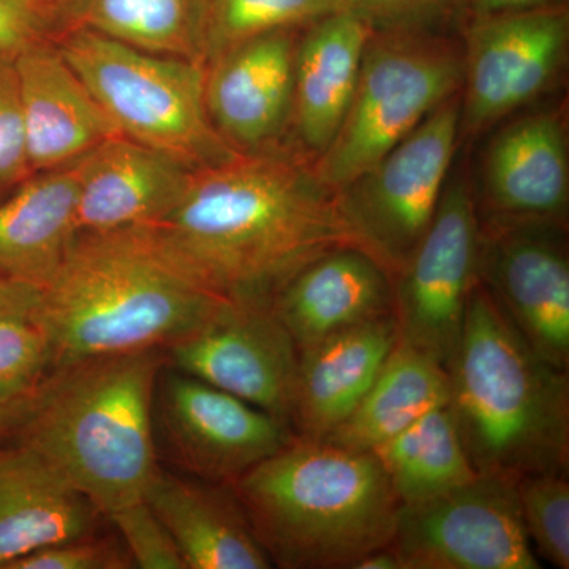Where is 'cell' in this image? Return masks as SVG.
Returning <instances> with one entry per match:
<instances>
[{
    "label": "cell",
    "mask_w": 569,
    "mask_h": 569,
    "mask_svg": "<svg viewBox=\"0 0 569 569\" xmlns=\"http://www.w3.org/2000/svg\"><path fill=\"white\" fill-rule=\"evenodd\" d=\"M148 227L198 282L233 302L271 305L307 263L358 247L337 193L290 144L193 170L173 211Z\"/></svg>",
    "instance_id": "obj_1"
},
{
    "label": "cell",
    "mask_w": 569,
    "mask_h": 569,
    "mask_svg": "<svg viewBox=\"0 0 569 569\" xmlns=\"http://www.w3.org/2000/svg\"><path fill=\"white\" fill-rule=\"evenodd\" d=\"M227 302L159 241L151 227L81 233L33 317L51 343L52 372L99 356L167 350Z\"/></svg>",
    "instance_id": "obj_2"
},
{
    "label": "cell",
    "mask_w": 569,
    "mask_h": 569,
    "mask_svg": "<svg viewBox=\"0 0 569 569\" xmlns=\"http://www.w3.org/2000/svg\"><path fill=\"white\" fill-rule=\"evenodd\" d=\"M162 353L99 356L56 369L18 437L100 515L144 500L159 470L153 403Z\"/></svg>",
    "instance_id": "obj_3"
},
{
    "label": "cell",
    "mask_w": 569,
    "mask_h": 569,
    "mask_svg": "<svg viewBox=\"0 0 569 569\" xmlns=\"http://www.w3.org/2000/svg\"><path fill=\"white\" fill-rule=\"evenodd\" d=\"M231 488L272 567L353 569L395 538L400 503L373 452L296 436Z\"/></svg>",
    "instance_id": "obj_4"
},
{
    "label": "cell",
    "mask_w": 569,
    "mask_h": 569,
    "mask_svg": "<svg viewBox=\"0 0 569 569\" xmlns=\"http://www.w3.org/2000/svg\"><path fill=\"white\" fill-rule=\"evenodd\" d=\"M447 373L448 407L478 473L518 481L568 471V370L522 339L479 280Z\"/></svg>",
    "instance_id": "obj_5"
},
{
    "label": "cell",
    "mask_w": 569,
    "mask_h": 569,
    "mask_svg": "<svg viewBox=\"0 0 569 569\" xmlns=\"http://www.w3.org/2000/svg\"><path fill=\"white\" fill-rule=\"evenodd\" d=\"M52 40L122 137L190 170L238 153L209 119L201 63L137 50L82 28Z\"/></svg>",
    "instance_id": "obj_6"
},
{
    "label": "cell",
    "mask_w": 569,
    "mask_h": 569,
    "mask_svg": "<svg viewBox=\"0 0 569 569\" xmlns=\"http://www.w3.org/2000/svg\"><path fill=\"white\" fill-rule=\"evenodd\" d=\"M462 82L460 36L372 31L342 127L313 162L320 181L340 192L459 96Z\"/></svg>",
    "instance_id": "obj_7"
},
{
    "label": "cell",
    "mask_w": 569,
    "mask_h": 569,
    "mask_svg": "<svg viewBox=\"0 0 569 569\" xmlns=\"http://www.w3.org/2000/svg\"><path fill=\"white\" fill-rule=\"evenodd\" d=\"M460 138V93L337 192L356 246L395 279L421 244L449 179Z\"/></svg>",
    "instance_id": "obj_8"
},
{
    "label": "cell",
    "mask_w": 569,
    "mask_h": 569,
    "mask_svg": "<svg viewBox=\"0 0 569 569\" xmlns=\"http://www.w3.org/2000/svg\"><path fill=\"white\" fill-rule=\"evenodd\" d=\"M460 39V138H477L537 102L559 80L568 59L569 9L556 0L468 17Z\"/></svg>",
    "instance_id": "obj_9"
},
{
    "label": "cell",
    "mask_w": 569,
    "mask_h": 569,
    "mask_svg": "<svg viewBox=\"0 0 569 569\" xmlns=\"http://www.w3.org/2000/svg\"><path fill=\"white\" fill-rule=\"evenodd\" d=\"M391 548L400 569H541L520 515L516 479L477 477L403 505Z\"/></svg>",
    "instance_id": "obj_10"
},
{
    "label": "cell",
    "mask_w": 569,
    "mask_h": 569,
    "mask_svg": "<svg viewBox=\"0 0 569 569\" xmlns=\"http://www.w3.org/2000/svg\"><path fill=\"white\" fill-rule=\"evenodd\" d=\"M479 220L467 170L447 182L436 217L406 268L392 279L399 342L448 369L478 283Z\"/></svg>",
    "instance_id": "obj_11"
},
{
    "label": "cell",
    "mask_w": 569,
    "mask_h": 569,
    "mask_svg": "<svg viewBox=\"0 0 569 569\" xmlns=\"http://www.w3.org/2000/svg\"><path fill=\"white\" fill-rule=\"evenodd\" d=\"M478 280L522 339L549 365L568 370L567 227H479Z\"/></svg>",
    "instance_id": "obj_12"
},
{
    "label": "cell",
    "mask_w": 569,
    "mask_h": 569,
    "mask_svg": "<svg viewBox=\"0 0 569 569\" xmlns=\"http://www.w3.org/2000/svg\"><path fill=\"white\" fill-rule=\"evenodd\" d=\"M164 351L178 372L290 422L299 351L272 305L223 302Z\"/></svg>",
    "instance_id": "obj_13"
},
{
    "label": "cell",
    "mask_w": 569,
    "mask_h": 569,
    "mask_svg": "<svg viewBox=\"0 0 569 569\" xmlns=\"http://www.w3.org/2000/svg\"><path fill=\"white\" fill-rule=\"evenodd\" d=\"M160 421L183 468L216 485H234L296 437L284 419L178 370L163 380Z\"/></svg>",
    "instance_id": "obj_14"
},
{
    "label": "cell",
    "mask_w": 569,
    "mask_h": 569,
    "mask_svg": "<svg viewBox=\"0 0 569 569\" xmlns=\"http://www.w3.org/2000/svg\"><path fill=\"white\" fill-rule=\"evenodd\" d=\"M473 192L479 227H567L569 146L563 110L527 112L493 133Z\"/></svg>",
    "instance_id": "obj_15"
},
{
    "label": "cell",
    "mask_w": 569,
    "mask_h": 569,
    "mask_svg": "<svg viewBox=\"0 0 569 569\" xmlns=\"http://www.w3.org/2000/svg\"><path fill=\"white\" fill-rule=\"evenodd\" d=\"M302 29L247 40L204 66V100L213 129L238 152L288 144L295 59Z\"/></svg>",
    "instance_id": "obj_16"
},
{
    "label": "cell",
    "mask_w": 569,
    "mask_h": 569,
    "mask_svg": "<svg viewBox=\"0 0 569 569\" xmlns=\"http://www.w3.org/2000/svg\"><path fill=\"white\" fill-rule=\"evenodd\" d=\"M190 170L167 153L116 134L78 162V234L162 222Z\"/></svg>",
    "instance_id": "obj_17"
},
{
    "label": "cell",
    "mask_w": 569,
    "mask_h": 569,
    "mask_svg": "<svg viewBox=\"0 0 569 569\" xmlns=\"http://www.w3.org/2000/svg\"><path fill=\"white\" fill-rule=\"evenodd\" d=\"M33 173L78 162L118 130L54 40L14 54Z\"/></svg>",
    "instance_id": "obj_18"
},
{
    "label": "cell",
    "mask_w": 569,
    "mask_h": 569,
    "mask_svg": "<svg viewBox=\"0 0 569 569\" xmlns=\"http://www.w3.org/2000/svg\"><path fill=\"white\" fill-rule=\"evenodd\" d=\"M372 31L353 11L337 10L299 33L288 144L312 162L342 127Z\"/></svg>",
    "instance_id": "obj_19"
},
{
    "label": "cell",
    "mask_w": 569,
    "mask_h": 569,
    "mask_svg": "<svg viewBox=\"0 0 569 569\" xmlns=\"http://www.w3.org/2000/svg\"><path fill=\"white\" fill-rule=\"evenodd\" d=\"M271 305L301 351L343 329L391 316L395 287L376 258L346 246L299 269Z\"/></svg>",
    "instance_id": "obj_20"
},
{
    "label": "cell",
    "mask_w": 569,
    "mask_h": 569,
    "mask_svg": "<svg viewBox=\"0 0 569 569\" xmlns=\"http://www.w3.org/2000/svg\"><path fill=\"white\" fill-rule=\"evenodd\" d=\"M399 342L395 313L326 337L299 351L290 425L323 440L358 406Z\"/></svg>",
    "instance_id": "obj_21"
},
{
    "label": "cell",
    "mask_w": 569,
    "mask_h": 569,
    "mask_svg": "<svg viewBox=\"0 0 569 569\" xmlns=\"http://www.w3.org/2000/svg\"><path fill=\"white\" fill-rule=\"evenodd\" d=\"M146 503L173 538L187 569H268L241 501L227 485L157 470Z\"/></svg>",
    "instance_id": "obj_22"
},
{
    "label": "cell",
    "mask_w": 569,
    "mask_h": 569,
    "mask_svg": "<svg viewBox=\"0 0 569 569\" xmlns=\"http://www.w3.org/2000/svg\"><path fill=\"white\" fill-rule=\"evenodd\" d=\"M99 509L22 445L0 448V569L96 529Z\"/></svg>",
    "instance_id": "obj_23"
},
{
    "label": "cell",
    "mask_w": 569,
    "mask_h": 569,
    "mask_svg": "<svg viewBox=\"0 0 569 569\" xmlns=\"http://www.w3.org/2000/svg\"><path fill=\"white\" fill-rule=\"evenodd\" d=\"M78 162L33 173L0 200V277L41 288L56 274L78 236Z\"/></svg>",
    "instance_id": "obj_24"
},
{
    "label": "cell",
    "mask_w": 569,
    "mask_h": 569,
    "mask_svg": "<svg viewBox=\"0 0 569 569\" xmlns=\"http://www.w3.org/2000/svg\"><path fill=\"white\" fill-rule=\"evenodd\" d=\"M448 397L447 370L429 355L397 342L355 410L321 441L373 451L429 411L447 406Z\"/></svg>",
    "instance_id": "obj_25"
},
{
    "label": "cell",
    "mask_w": 569,
    "mask_h": 569,
    "mask_svg": "<svg viewBox=\"0 0 569 569\" xmlns=\"http://www.w3.org/2000/svg\"><path fill=\"white\" fill-rule=\"evenodd\" d=\"M73 28L203 66L200 0H71L59 14L58 33Z\"/></svg>",
    "instance_id": "obj_26"
},
{
    "label": "cell",
    "mask_w": 569,
    "mask_h": 569,
    "mask_svg": "<svg viewBox=\"0 0 569 569\" xmlns=\"http://www.w3.org/2000/svg\"><path fill=\"white\" fill-rule=\"evenodd\" d=\"M370 452L383 467L400 507L443 496L478 475L448 403Z\"/></svg>",
    "instance_id": "obj_27"
},
{
    "label": "cell",
    "mask_w": 569,
    "mask_h": 569,
    "mask_svg": "<svg viewBox=\"0 0 569 569\" xmlns=\"http://www.w3.org/2000/svg\"><path fill=\"white\" fill-rule=\"evenodd\" d=\"M337 10H343L339 0H200L201 61L264 33L305 29Z\"/></svg>",
    "instance_id": "obj_28"
},
{
    "label": "cell",
    "mask_w": 569,
    "mask_h": 569,
    "mask_svg": "<svg viewBox=\"0 0 569 569\" xmlns=\"http://www.w3.org/2000/svg\"><path fill=\"white\" fill-rule=\"evenodd\" d=\"M516 488L523 527L535 553L556 568L568 569V471H548L519 478Z\"/></svg>",
    "instance_id": "obj_29"
},
{
    "label": "cell",
    "mask_w": 569,
    "mask_h": 569,
    "mask_svg": "<svg viewBox=\"0 0 569 569\" xmlns=\"http://www.w3.org/2000/svg\"><path fill=\"white\" fill-rule=\"evenodd\" d=\"M51 373L50 339L33 312L0 316V400L33 395Z\"/></svg>",
    "instance_id": "obj_30"
},
{
    "label": "cell",
    "mask_w": 569,
    "mask_h": 569,
    "mask_svg": "<svg viewBox=\"0 0 569 569\" xmlns=\"http://www.w3.org/2000/svg\"><path fill=\"white\" fill-rule=\"evenodd\" d=\"M373 31L460 36L468 20L467 0H339Z\"/></svg>",
    "instance_id": "obj_31"
},
{
    "label": "cell",
    "mask_w": 569,
    "mask_h": 569,
    "mask_svg": "<svg viewBox=\"0 0 569 569\" xmlns=\"http://www.w3.org/2000/svg\"><path fill=\"white\" fill-rule=\"evenodd\" d=\"M32 174L14 54L0 51V200Z\"/></svg>",
    "instance_id": "obj_32"
},
{
    "label": "cell",
    "mask_w": 569,
    "mask_h": 569,
    "mask_svg": "<svg viewBox=\"0 0 569 569\" xmlns=\"http://www.w3.org/2000/svg\"><path fill=\"white\" fill-rule=\"evenodd\" d=\"M122 538L133 567L187 569L178 546L146 500L134 501L107 516Z\"/></svg>",
    "instance_id": "obj_33"
},
{
    "label": "cell",
    "mask_w": 569,
    "mask_h": 569,
    "mask_svg": "<svg viewBox=\"0 0 569 569\" xmlns=\"http://www.w3.org/2000/svg\"><path fill=\"white\" fill-rule=\"evenodd\" d=\"M133 567L123 545L82 537L28 553L7 569H126Z\"/></svg>",
    "instance_id": "obj_34"
},
{
    "label": "cell",
    "mask_w": 569,
    "mask_h": 569,
    "mask_svg": "<svg viewBox=\"0 0 569 569\" xmlns=\"http://www.w3.org/2000/svg\"><path fill=\"white\" fill-rule=\"evenodd\" d=\"M56 33V21L33 0H0V51L17 54Z\"/></svg>",
    "instance_id": "obj_35"
},
{
    "label": "cell",
    "mask_w": 569,
    "mask_h": 569,
    "mask_svg": "<svg viewBox=\"0 0 569 569\" xmlns=\"http://www.w3.org/2000/svg\"><path fill=\"white\" fill-rule=\"evenodd\" d=\"M36 396L37 392H33L18 399L0 400V448L17 443Z\"/></svg>",
    "instance_id": "obj_36"
},
{
    "label": "cell",
    "mask_w": 569,
    "mask_h": 569,
    "mask_svg": "<svg viewBox=\"0 0 569 569\" xmlns=\"http://www.w3.org/2000/svg\"><path fill=\"white\" fill-rule=\"evenodd\" d=\"M39 299L40 288L0 277V316L31 313Z\"/></svg>",
    "instance_id": "obj_37"
},
{
    "label": "cell",
    "mask_w": 569,
    "mask_h": 569,
    "mask_svg": "<svg viewBox=\"0 0 569 569\" xmlns=\"http://www.w3.org/2000/svg\"><path fill=\"white\" fill-rule=\"evenodd\" d=\"M556 0H467L468 17L498 13V11L530 9Z\"/></svg>",
    "instance_id": "obj_38"
},
{
    "label": "cell",
    "mask_w": 569,
    "mask_h": 569,
    "mask_svg": "<svg viewBox=\"0 0 569 569\" xmlns=\"http://www.w3.org/2000/svg\"><path fill=\"white\" fill-rule=\"evenodd\" d=\"M353 569H400V563L395 550L391 546H387L367 553Z\"/></svg>",
    "instance_id": "obj_39"
},
{
    "label": "cell",
    "mask_w": 569,
    "mask_h": 569,
    "mask_svg": "<svg viewBox=\"0 0 569 569\" xmlns=\"http://www.w3.org/2000/svg\"><path fill=\"white\" fill-rule=\"evenodd\" d=\"M41 10L47 11L48 14L56 21V26L59 22V14L66 9L71 0H33Z\"/></svg>",
    "instance_id": "obj_40"
}]
</instances>
